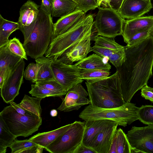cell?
Returning <instances> with one entry per match:
<instances>
[{
	"label": "cell",
	"instance_id": "cell-1",
	"mask_svg": "<svg viewBox=\"0 0 153 153\" xmlns=\"http://www.w3.org/2000/svg\"><path fill=\"white\" fill-rule=\"evenodd\" d=\"M124 48L126 59L116 69L123 98L130 102L152 75L153 36Z\"/></svg>",
	"mask_w": 153,
	"mask_h": 153
},
{
	"label": "cell",
	"instance_id": "cell-2",
	"mask_svg": "<svg viewBox=\"0 0 153 153\" xmlns=\"http://www.w3.org/2000/svg\"><path fill=\"white\" fill-rule=\"evenodd\" d=\"M90 104L103 108L117 107L123 105L120 83L117 71L106 78L85 82Z\"/></svg>",
	"mask_w": 153,
	"mask_h": 153
},
{
	"label": "cell",
	"instance_id": "cell-3",
	"mask_svg": "<svg viewBox=\"0 0 153 153\" xmlns=\"http://www.w3.org/2000/svg\"><path fill=\"white\" fill-rule=\"evenodd\" d=\"M51 14L39 9L37 18L30 25L32 30L23 44L27 56L36 59L44 56L53 39L54 23Z\"/></svg>",
	"mask_w": 153,
	"mask_h": 153
},
{
	"label": "cell",
	"instance_id": "cell-4",
	"mask_svg": "<svg viewBox=\"0 0 153 153\" xmlns=\"http://www.w3.org/2000/svg\"><path fill=\"white\" fill-rule=\"evenodd\" d=\"M93 21L92 14L85 15L67 31L52 40L45 56L53 60L58 59L92 29Z\"/></svg>",
	"mask_w": 153,
	"mask_h": 153
},
{
	"label": "cell",
	"instance_id": "cell-5",
	"mask_svg": "<svg viewBox=\"0 0 153 153\" xmlns=\"http://www.w3.org/2000/svg\"><path fill=\"white\" fill-rule=\"evenodd\" d=\"M138 108L134 104L126 102L117 107L103 108L89 104L81 112L79 117L85 121L100 119L111 120L118 125L126 127L138 120Z\"/></svg>",
	"mask_w": 153,
	"mask_h": 153
},
{
	"label": "cell",
	"instance_id": "cell-6",
	"mask_svg": "<svg viewBox=\"0 0 153 153\" xmlns=\"http://www.w3.org/2000/svg\"><path fill=\"white\" fill-rule=\"evenodd\" d=\"M1 116L10 131L17 137H27L37 131L42 124V118L32 113L27 115L18 113L11 105L4 107Z\"/></svg>",
	"mask_w": 153,
	"mask_h": 153
},
{
	"label": "cell",
	"instance_id": "cell-7",
	"mask_svg": "<svg viewBox=\"0 0 153 153\" xmlns=\"http://www.w3.org/2000/svg\"><path fill=\"white\" fill-rule=\"evenodd\" d=\"M94 22L97 35L115 38L122 35L125 21L119 13L110 7H98Z\"/></svg>",
	"mask_w": 153,
	"mask_h": 153
},
{
	"label": "cell",
	"instance_id": "cell-8",
	"mask_svg": "<svg viewBox=\"0 0 153 153\" xmlns=\"http://www.w3.org/2000/svg\"><path fill=\"white\" fill-rule=\"evenodd\" d=\"M85 122L76 121L45 149L52 153H74L82 143Z\"/></svg>",
	"mask_w": 153,
	"mask_h": 153
},
{
	"label": "cell",
	"instance_id": "cell-9",
	"mask_svg": "<svg viewBox=\"0 0 153 153\" xmlns=\"http://www.w3.org/2000/svg\"><path fill=\"white\" fill-rule=\"evenodd\" d=\"M52 68L56 80L67 92L83 81L79 76V68L75 65L65 64L58 59L53 60Z\"/></svg>",
	"mask_w": 153,
	"mask_h": 153
},
{
	"label": "cell",
	"instance_id": "cell-10",
	"mask_svg": "<svg viewBox=\"0 0 153 153\" xmlns=\"http://www.w3.org/2000/svg\"><path fill=\"white\" fill-rule=\"evenodd\" d=\"M25 63L22 59L15 69L5 79L1 89V96L7 103L18 95L23 82Z\"/></svg>",
	"mask_w": 153,
	"mask_h": 153
},
{
	"label": "cell",
	"instance_id": "cell-11",
	"mask_svg": "<svg viewBox=\"0 0 153 153\" xmlns=\"http://www.w3.org/2000/svg\"><path fill=\"white\" fill-rule=\"evenodd\" d=\"M129 144L145 153H153V126H133L126 134Z\"/></svg>",
	"mask_w": 153,
	"mask_h": 153
},
{
	"label": "cell",
	"instance_id": "cell-12",
	"mask_svg": "<svg viewBox=\"0 0 153 153\" xmlns=\"http://www.w3.org/2000/svg\"><path fill=\"white\" fill-rule=\"evenodd\" d=\"M88 95L81 83L77 84L68 90L57 109L65 112L78 110L82 106L90 104L89 98H87Z\"/></svg>",
	"mask_w": 153,
	"mask_h": 153
},
{
	"label": "cell",
	"instance_id": "cell-13",
	"mask_svg": "<svg viewBox=\"0 0 153 153\" xmlns=\"http://www.w3.org/2000/svg\"><path fill=\"white\" fill-rule=\"evenodd\" d=\"M92 29L76 43L66 51L59 58L64 63L72 64L87 57L91 51V40Z\"/></svg>",
	"mask_w": 153,
	"mask_h": 153
},
{
	"label": "cell",
	"instance_id": "cell-14",
	"mask_svg": "<svg viewBox=\"0 0 153 153\" xmlns=\"http://www.w3.org/2000/svg\"><path fill=\"white\" fill-rule=\"evenodd\" d=\"M153 8L151 0H123L118 12L124 19L142 16Z\"/></svg>",
	"mask_w": 153,
	"mask_h": 153
},
{
	"label": "cell",
	"instance_id": "cell-15",
	"mask_svg": "<svg viewBox=\"0 0 153 153\" xmlns=\"http://www.w3.org/2000/svg\"><path fill=\"white\" fill-rule=\"evenodd\" d=\"M152 29H153V16H142L125 20L122 35L127 44L129 39L137 33Z\"/></svg>",
	"mask_w": 153,
	"mask_h": 153
},
{
	"label": "cell",
	"instance_id": "cell-16",
	"mask_svg": "<svg viewBox=\"0 0 153 153\" xmlns=\"http://www.w3.org/2000/svg\"><path fill=\"white\" fill-rule=\"evenodd\" d=\"M23 59L11 52L6 45L0 47V88Z\"/></svg>",
	"mask_w": 153,
	"mask_h": 153
},
{
	"label": "cell",
	"instance_id": "cell-17",
	"mask_svg": "<svg viewBox=\"0 0 153 153\" xmlns=\"http://www.w3.org/2000/svg\"><path fill=\"white\" fill-rule=\"evenodd\" d=\"M82 143L89 147L97 136L106 128L117 124L108 120L100 119L86 121Z\"/></svg>",
	"mask_w": 153,
	"mask_h": 153
},
{
	"label": "cell",
	"instance_id": "cell-18",
	"mask_svg": "<svg viewBox=\"0 0 153 153\" xmlns=\"http://www.w3.org/2000/svg\"><path fill=\"white\" fill-rule=\"evenodd\" d=\"M118 126L117 124L108 126L100 132L93 140L91 148L97 153H109Z\"/></svg>",
	"mask_w": 153,
	"mask_h": 153
},
{
	"label": "cell",
	"instance_id": "cell-19",
	"mask_svg": "<svg viewBox=\"0 0 153 153\" xmlns=\"http://www.w3.org/2000/svg\"><path fill=\"white\" fill-rule=\"evenodd\" d=\"M85 15L80 10H75L67 15L60 17L54 23L53 39L70 29Z\"/></svg>",
	"mask_w": 153,
	"mask_h": 153
},
{
	"label": "cell",
	"instance_id": "cell-20",
	"mask_svg": "<svg viewBox=\"0 0 153 153\" xmlns=\"http://www.w3.org/2000/svg\"><path fill=\"white\" fill-rule=\"evenodd\" d=\"M72 124V123L68 124L51 131L38 133L29 139L45 149L59 137L67 131Z\"/></svg>",
	"mask_w": 153,
	"mask_h": 153
},
{
	"label": "cell",
	"instance_id": "cell-21",
	"mask_svg": "<svg viewBox=\"0 0 153 153\" xmlns=\"http://www.w3.org/2000/svg\"><path fill=\"white\" fill-rule=\"evenodd\" d=\"M35 61L38 66V71L34 83L56 79L52 68V59L43 56L36 58Z\"/></svg>",
	"mask_w": 153,
	"mask_h": 153
},
{
	"label": "cell",
	"instance_id": "cell-22",
	"mask_svg": "<svg viewBox=\"0 0 153 153\" xmlns=\"http://www.w3.org/2000/svg\"><path fill=\"white\" fill-rule=\"evenodd\" d=\"M103 58L97 54H93L74 65L79 69L109 71L111 66L103 61Z\"/></svg>",
	"mask_w": 153,
	"mask_h": 153
},
{
	"label": "cell",
	"instance_id": "cell-23",
	"mask_svg": "<svg viewBox=\"0 0 153 153\" xmlns=\"http://www.w3.org/2000/svg\"><path fill=\"white\" fill-rule=\"evenodd\" d=\"M77 4L73 0H53L52 17H62L74 11Z\"/></svg>",
	"mask_w": 153,
	"mask_h": 153
},
{
	"label": "cell",
	"instance_id": "cell-24",
	"mask_svg": "<svg viewBox=\"0 0 153 153\" xmlns=\"http://www.w3.org/2000/svg\"><path fill=\"white\" fill-rule=\"evenodd\" d=\"M19 28L18 22L7 20L0 14V47L6 45L10 34Z\"/></svg>",
	"mask_w": 153,
	"mask_h": 153
},
{
	"label": "cell",
	"instance_id": "cell-25",
	"mask_svg": "<svg viewBox=\"0 0 153 153\" xmlns=\"http://www.w3.org/2000/svg\"><path fill=\"white\" fill-rule=\"evenodd\" d=\"M17 137L10 130L0 116V153H5L7 148L14 142Z\"/></svg>",
	"mask_w": 153,
	"mask_h": 153
},
{
	"label": "cell",
	"instance_id": "cell-26",
	"mask_svg": "<svg viewBox=\"0 0 153 153\" xmlns=\"http://www.w3.org/2000/svg\"><path fill=\"white\" fill-rule=\"evenodd\" d=\"M44 98L39 97H33L25 94L19 104L26 110L41 118L42 109L40 103Z\"/></svg>",
	"mask_w": 153,
	"mask_h": 153
},
{
	"label": "cell",
	"instance_id": "cell-27",
	"mask_svg": "<svg viewBox=\"0 0 153 153\" xmlns=\"http://www.w3.org/2000/svg\"><path fill=\"white\" fill-rule=\"evenodd\" d=\"M110 74L109 71L79 69V78L86 81H94L106 78Z\"/></svg>",
	"mask_w": 153,
	"mask_h": 153
},
{
	"label": "cell",
	"instance_id": "cell-28",
	"mask_svg": "<svg viewBox=\"0 0 153 153\" xmlns=\"http://www.w3.org/2000/svg\"><path fill=\"white\" fill-rule=\"evenodd\" d=\"M40 7V6L31 0H27L22 5L20 9L19 16L17 22L20 30L25 26L27 20L32 11Z\"/></svg>",
	"mask_w": 153,
	"mask_h": 153
},
{
	"label": "cell",
	"instance_id": "cell-29",
	"mask_svg": "<svg viewBox=\"0 0 153 153\" xmlns=\"http://www.w3.org/2000/svg\"><path fill=\"white\" fill-rule=\"evenodd\" d=\"M117 153H131V146L126 134L120 128L115 133Z\"/></svg>",
	"mask_w": 153,
	"mask_h": 153
},
{
	"label": "cell",
	"instance_id": "cell-30",
	"mask_svg": "<svg viewBox=\"0 0 153 153\" xmlns=\"http://www.w3.org/2000/svg\"><path fill=\"white\" fill-rule=\"evenodd\" d=\"M138 120L145 124L153 126V106L143 105L138 108Z\"/></svg>",
	"mask_w": 153,
	"mask_h": 153
},
{
	"label": "cell",
	"instance_id": "cell-31",
	"mask_svg": "<svg viewBox=\"0 0 153 153\" xmlns=\"http://www.w3.org/2000/svg\"><path fill=\"white\" fill-rule=\"evenodd\" d=\"M95 45L111 49L122 48L124 46L117 43L114 38H111L100 35H96L93 38Z\"/></svg>",
	"mask_w": 153,
	"mask_h": 153
},
{
	"label": "cell",
	"instance_id": "cell-32",
	"mask_svg": "<svg viewBox=\"0 0 153 153\" xmlns=\"http://www.w3.org/2000/svg\"><path fill=\"white\" fill-rule=\"evenodd\" d=\"M8 49L12 53L22 57L26 60H27V55L23 44L20 40L16 37L9 40L6 45Z\"/></svg>",
	"mask_w": 153,
	"mask_h": 153
},
{
	"label": "cell",
	"instance_id": "cell-33",
	"mask_svg": "<svg viewBox=\"0 0 153 153\" xmlns=\"http://www.w3.org/2000/svg\"><path fill=\"white\" fill-rule=\"evenodd\" d=\"M31 89L29 93L32 96L45 98L49 97H62L63 95L58 93L41 87L36 84H32Z\"/></svg>",
	"mask_w": 153,
	"mask_h": 153
},
{
	"label": "cell",
	"instance_id": "cell-34",
	"mask_svg": "<svg viewBox=\"0 0 153 153\" xmlns=\"http://www.w3.org/2000/svg\"><path fill=\"white\" fill-rule=\"evenodd\" d=\"M35 84L49 90L59 93L63 96L66 94L67 92L56 79L38 82Z\"/></svg>",
	"mask_w": 153,
	"mask_h": 153
},
{
	"label": "cell",
	"instance_id": "cell-35",
	"mask_svg": "<svg viewBox=\"0 0 153 153\" xmlns=\"http://www.w3.org/2000/svg\"><path fill=\"white\" fill-rule=\"evenodd\" d=\"M29 139L18 140L15 139L9 147L11 150V153H22L26 149L37 145Z\"/></svg>",
	"mask_w": 153,
	"mask_h": 153
},
{
	"label": "cell",
	"instance_id": "cell-36",
	"mask_svg": "<svg viewBox=\"0 0 153 153\" xmlns=\"http://www.w3.org/2000/svg\"><path fill=\"white\" fill-rule=\"evenodd\" d=\"M153 36V29L142 30L134 35L129 39L127 45H132Z\"/></svg>",
	"mask_w": 153,
	"mask_h": 153
},
{
	"label": "cell",
	"instance_id": "cell-37",
	"mask_svg": "<svg viewBox=\"0 0 153 153\" xmlns=\"http://www.w3.org/2000/svg\"><path fill=\"white\" fill-rule=\"evenodd\" d=\"M124 47L114 53L108 58L110 62L116 68L120 67L126 59V55Z\"/></svg>",
	"mask_w": 153,
	"mask_h": 153
},
{
	"label": "cell",
	"instance_id": "cell-38",
	"mask_svg": "<svg viewBox=\"0 0 153 153\" xmlns=\"http://www.w3.org/2000/svg\"><path fill=\"white\" fill-rule=\"evenodd\" d=\"M37 71L38 66L36 63H31L24 71V77L26 80L34 83L36 80Z\"/></svg>",
	"mask_w": 153,
	"mask_h": 153
},
{
	"label": "cell",
	"instance_id": "cell-39",
	"mask_svg": "<svg viewBox=\"0 0 153 153\" xmlns=\"http://www.w3.org/2000/svg\"><path fill=\"white\" fill-rule=\"evenodd\" d=\"M98 7L95 0H79L75 10H80L86 13Z\"/></svg>",
	"mask_w": 153,
	"mask_h": 153
},
{
	"label": "cell",
	"instance_id": "cell-40",
	"mask_svg": "<svg viewBox=\"0 0 153 153\" xmlns=\"http://www.w3.org/2000/svg\"><path fill=\"white\" fill-rule=\"evenodd\" d=\"M120 49H111L94 45L91 48V51L102 57L108 58Z\"/></svg>",
	"mask_w": 153,
	"mask_h": 153
},
{
	"label": "cell",
	"instance_id": "cell-41",
	"mask_svg": "<svg viewBox=\"0 0 153 153\" xmlns=\"http://www.w3.org/2000/svg\"><path fill=\"white\" fill-rule=\"evenodd\" d=\"M141 94L145 99L153 102V88L146 85L141 89Z\"/></svg>",
	"mask_w": 153,
	"mask_h": 153
},
{
	"label": "cell",
	"instance_id": "cell-42",
	"mask_svg": "<svg viewBox=\"0 0 153 153\" xmlns=\"http://www.w3.org/2000/svg\"><path fill=\"white\" fill-rule=\"evenodd\" d=\"M53 4V0H42L39 9L51 15Z\"/></svg>",
	"mask_w": 153,
	"mask_h": 153
},
{
	"label": "cell",
	"instance_id": "cell-43",
	"mask_svg": "<svg viewBox=\"0 0 153 153\" xmlns=\"http://www.w3.org/2000/svg\"><path fill=\"white\" fill-rule=\"evenodd\" d=\"M9 103L15 108L16 111L20 114L27 115L33 113L26 110L19 104H17L13 101L10 102Z\"/></svg>",
	"mask_w": 153,
	"mask_h": 153
},
{
	"label": "cell",
	"instance_id": "cell-44",
	"mask_svg": "<svg viewBox=\"0 0 153 153\" xmlns=\"http://www.w3.org/2000/svg\"><path fill=\"white\" fill-rule=\"evenodd\" d=\"M74 153H97L93 149L87 146L82 143L77 148Z\"/></svg>",
	"mask_w": 153,
	"mask_h": 153
},
{
	"label": "cell",
	"instance_id": "cell-45",
	"mask_svg": "<svg viewBox=\"0 0 153 153\" xmlns=\"http://www.w3.org/2000/svg\"><path fill=\"white\" fill-rule=\"evenodd\" d=\"M123 1V0H109V7L118 12Z\"/></svg>",
	"mask_w": 153,
	"mask_h": 153
},
{
	"label": "cell",
	"instance_id": "cell-46",
	"mask_svg": "<svg viewBox=\"0 0 153 153\" xmlns=\"http://www.w3.org/2000/svg\"><path fill=\"white\" fill-rule=\"evenodd\" d=\"M109 153H117L116 137L115 134L113 138Z\"/></svg>",
	"mask_w": 153,
	"mask_h": 153
},
{
	"label": "cell",
	"instance_id": "cell-47",
	"mask_svg": "<svg viewBox=\"0 0 153 153\" xmlns=\"http://www.w3.org/2000/svg\"><path fill=\"white\" fill-rule=\"evenodd\" d=\"M143 153L144 152L138 149L131 147V153Z\"/></svg>",
	"mask_w": 153,
	"mask_h": 153
},
{
	"label": "cell",
	"instance_id": "cell-48",
	"mask_svg": "<svg viewBox=\"0 0 153 153\" xmlns=\"http://www.w3.org/2000/svg\"><path fill=\"white\" fill-rule=\"evenodd\" d=\"M109 0H102L101 4H102L105 7H109Z\"/></svg>",
	"mask_w": 153,
	"mask_h": 153
},
{
	"label": "cell",
	"instance_id": "cell-49",
	"mask_svg": "<svg viewBox=\"0 0 153 153\" xmlns=\"http://www.w3.org/2000/svg\"><path fill=\"white\" fill-rule=\"evenodd\" d=\"M50 114L52 117H55L57 115V111L56 109H52L51 111Z\"/></svg>",
	"mask_w": 153,
	"mask_h": 153
},
{
	"label": "cell",
	"instance_id": "cell-50",
	"mask_svg": "<svg viewBox=\"0 0 153 153\" xmlns=\"http://www.w3.org/2000/svg\"><path fill=\"white\" fill-rule=\"evenodd\" d=\"M95 1L98 7H100L101 5L102 0H95Z\"/></svg>",
	"mask_w": 153,
	"mask_h": 153
},
{
	"label": "cell",
	"instance_id": "cell-51",
	"mask_svg": "<svg viewBox=\"0 0 153 153\" xmlns=\"http://www.w3.org/2000/svg\"><path fill=\"white\" fill-rule=\"evenodd\" d=\"M75 2H76L77 4H78L79 0H73Z\"/></svg>",
	"mask_w": 153,
	"mask_h": 153
},
{
	"label": "cell",
	"instance_id": "cell-52",
	"mask_svg": "<svg viewBox=\"0 0 153 153\" xmlns=\"http://www.w3.org/2000/svg\"></svg>",
	"mask_w": 153,
	"mask_h": 153
}]
</instances>
